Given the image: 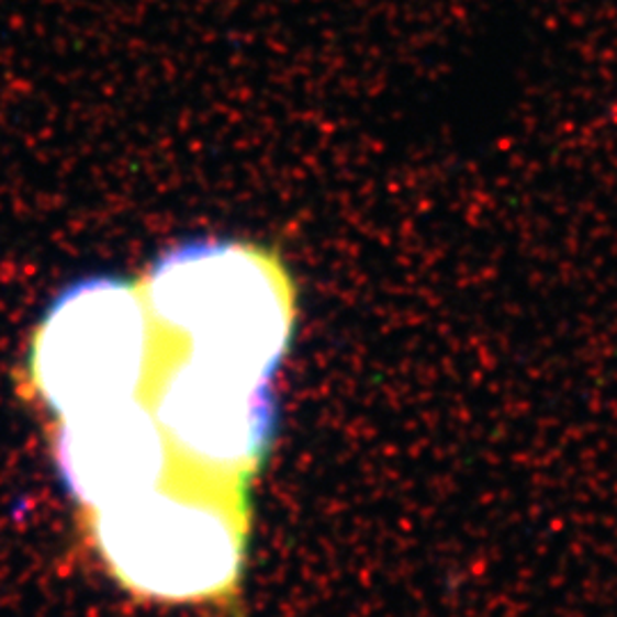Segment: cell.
<instances>
[{"label": "cell", "instance_id": "obj_4", "mask_svg": "<svg viewBox=\"0 0 617 617\" xmlns=\"http://www.w3.org/2000/svg\"><path fill=\"white\" fill-rule=\"evenodd\" d=\"M149 407L192 473L243 487L277 437V399L255 380L175 350H160L149 380Z\"/></svg>", "mask_w": 617, "mask_h": 617}, {"label": "cell", "instance_id": "obj_3", "mask_svg": "<svg viewBox=\"0 0 617 617\" xmlns=\"http://www.w3.org/2000/svg\"><path fill=\"white\" fill-rule=\"evenodd\" d=\"M158 361V339L139 279L90 274L44 312L25 375L55 416L139 399Z\"/></svg>", "mask_w": 617, "mask_h": 617}, {"label": "cell", "instance_id": "obj_1", "mask_svg": "<svg viewBox=\"0 0 617 617\" xmlns=\"http://www.w3.org/2000/svg\"><path fill=\"white\" fill-rule=\"evenodd\" d=\"M160 350L272 380L295 329V284L272 247L200 236L160 251L139 277Z\"/></svg>", "mask_w": 617, "mask_h": 617}, {"label": "cell", "instance_id": "obj_2", "mask_svg": "<svg viewBox=\"0 0 617 617\" xmlns=\"http://www.w3.org/2000/svg\"><path fill=\"white\" fill-rule=\"evenodd\" d=\"M90 511L94 547L128 593L165 604L232 595L245 560V503L238 485L194 473Z\"/></svg>", "mask_w": 617, "mask_h": 617}, {"label": "cell", "instance_id": "obj_5", "mask_svg": "<svg viewBox=\"0 0 617 617\" xmlns=\"http://www.w3.org/2000/svg\"><path fill=\"white\" fill-rule=\"evenodd\" d=\"M55 464L82 508L145 494L172 475V451L147 401H124L55 418Z\"/></svg>", "mask_w": 617, "mask_h": 617}]
</instances>
